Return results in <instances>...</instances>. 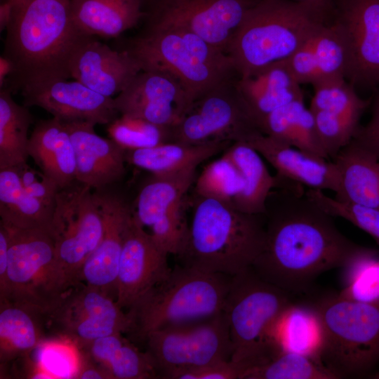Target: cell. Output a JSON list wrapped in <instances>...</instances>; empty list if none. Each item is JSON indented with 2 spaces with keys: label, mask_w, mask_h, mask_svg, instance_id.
I'll return each mask as SVG.
<instances>
[{
  "label": "cell",
  "mask_w": 379,
  "mask_h": 379,
  "mask_svg": "<svg viewBox=\"0 0 379 379\" xmlns=\"http://www.w3.org/2000/svg\"><path fill=\"white\" fill-rule=\"evenodd\" d=\"M303 187L295 183L279 188L278 203L264 213L265 244L251 266L262 279L291 294L307 291L319 275L341 268L359 246Z\"/></svg>",
  "instance_id": "1"
},
{
  "label": "cell",
  "mask_w": 379,
  "mask_h": 379,
  "mask_svg": "<svg viewBox=\"0 0 379 379\" xmlns=\"http://www.w3.org/2000/svg\"><path fill=\"white\" fill-rule=\"evenodd\" d=\"M84 36L72 20L70 0H27L13 6L3 54L14 68L8 88L70 78L69 61Z\"/></svg>",
  "instance_id": "2"
},
{
  "label": "cell",
  "mask_w": 379,
  "mask_h": 379,
  "mask_svg": "<svg viewBox=\"0 0 379 379\" xmlns=\"http://www.w3.org/2000/svg\"><path fill=\"white\" fill-rule=\"evenodd\" d=\"M263 215L197 196L180 265L232 277L251 267L265 244Z\"/></svg>",
  "instance_id": "3"
},
{
  "label": "cell",
  "mask_w": 379,
  "mask_h": 379,
  "mask_svg": "<svg viewBox=\"0 0 379 379\" xmlns=\"http://www.w3.org/2000/svg\"><path fill=\"white\" fill-rule=\"evenodd\" d=\"M328 16L291 0H258L227 49L239 77L290 58Z\"/></svg>",
  "instance_id": "4"
},
{
  "label": "cell",
  "mask_w": 379,
  "mask_h": 379,
  "mask_svg": "<svg viewBox=\"0 0 379 379\" xmlns=\"http://www.w3.org/2000/svg\"><path fill=\"white\" fill-rule=\"evenodd\" d=\"M232 276L175 265L168 276L127 312L130 335L144 342L150 332L201 321L223 312Z\"/></svg>",
  "instance_id": "5"
},
{
  "label": "cell",
  "mask_w": 379,
  "mask_h": 379,
  "mask_svg": "<svg viewBox=\"0 0 379 379\" xmlns=\"http://www.w3.org/2000/svg\"><path fill=\"white\" fill-rule=\"evenodd\" d=\"M126 50L142 69L161 72L176 79L192 102L236 72L227 53L185 29L149 28Z\"/></svg>",
  "instance_id": "6"
},
{
  "label": "cell",
  "mask_w": 379,
  "mask_h": 379,
  "mask_svg": "<svg viewBox=\"0 0 379 379\" xmlns=\"http://www.w3.org/2000/svg\"><path fill=\"white\" fill-rule=\"evenodd\" d=\"M323 328L322 364L337 379L369 376L379 362V301L328 294L312 303Z\"/></svg>",
  "instance_id": "7"
},
{
  "label": "cell",
  "mask_w": 379,
  "mask_h": 379,
  "mask_svg": "<svg viewBox=\"0 0 379 379\" xmlns=\"http://www.w3.org/2000/svg\"><path fill=\"white\" fill-rule=\"evenodd\" d=\"M291 295L262 279L251 267L232 277L223 312L232 345L231 360L242 364L246 371L280 350L270 332L293 302Z\"/></svg>",
  "instance_id": "8"
},
{
  "label": "cell",
  "mask_w": 379,
  "mask_h": 379,
  "mask_svg": "<svg viewBox=\"0 0 379 379\" xmlns=\"http://www.w3.org/2000/svg\"><path fill=\"white\" fill-rule=\"evenodd\" d=\"M4 226L9 234L8 264L0 300L29 303L48 312L67 290L58 270L50 230Z\"/></svg>",
  "instance_id": "9"
},
{
  "label": "cell",
  "mask_w": 379,
  "mask_h": 379,
  "mask_svg": "<svg viewBox=\"0 0 379 379\" xmlns=\"http://www.w3.org/2000/svg\"><path fill=\"white\" fill-rule=\"evenodd\" d=\"M104 227L95 190L77 180L59 190L50 232L55 242L58 270L67 289L80 283V271L101 241Z\"/></svg>",
  "instance_id": "10"
},
{
  "label": "cell",
  "mask_w": 379,
  "mask_h": 379,
  "mask_svg": "<svg viewBox=\"0 0 379 379\" xmlns=\"http://www.w3.org/2000/svg\"><path fill=\"white\" fill-rule=\"evenodd\" d=\"M144 342L159 378L174 379L182 371L230 360L233 352L223 312L196 323L150 332Z\"/></svg>",
  "instance_id": "11"
},
{
  "label": "cell",
  "mask_w": 379,
  "mask_h": 379,
  "mask_svg": "<svg viewBox=\"0 0 379 379\" xmlns=\"http://www.w3.org/2000/svg\"><path fill=\"white\" fill-rule=\"evenodd\" d=\"M48 331L81 348L114 333H130L132 321L116 300L80 282L67 289L47 312Z\"/></svg>",
  "instance_id": "12"
},
{
  "label": "cell",
  "mask_w": 379,
  "mask_h": 379,
  "mask_svg": "<svg viewBox=\"0 0 379 379\" xmlns=\"http://www.w3.org/2000/svg\"><path fill=\"white\" fill-rule=\"evenodd\" d=\"M196 170L154 175L140 189L132 207L138 223L168 254L178 255L187 237L185 201Z\"/></svg>",
  "instance_id": "13"
},
{
  "label": "cell",
  "mask_w": 379,
  "mask_h": 379,
  "mask_svg": "<svg viewBox=\"0 0 379 379\" xmlns=\"http://www.w3.org/2000/svg\"><path fill=\"white\" fill-rule=\"evenodd\" d=\"M260 131L236 88L228 80L194 100L180 121L171 127L172 142L200 145L215 140H244Z\"/></svg>",
  "instance_id": "14"
},
{
  "label": "cell",
  "mask_w": 379,
  "mask_h": 379,
  "mask_svg": "<svg viewBox=\"0 0 379 379\" xmlns=\"http://www.w3.org/2000/svg\"><path fill=\"white\" fill-rule=\"evenodd\" d=\"M258 0H160L149 28L192 32L227 53L230 41Z\"/></svg>",
  "instance_id": "15"
},
{
  "label": "cell",
  "mask_w": 379,
  "mask_h": 379,
  "mask_svg": "<svg viewBox=\"0 0 379 379\" xmlns=\"http://www.w3.org/2000/svg\"><path fill=\"white\" fill-rule=\"evenodd\" d=\"M331 15L346 47L345 79L354 87L379 86V0H335Z\"/></svg>",
  "instance_id": "16"
},
{
  "label": "cell",
  "mask_w": 379,
  "mask_h": 379,
  "mask_svg": "<svg viewBox=\"0 0 379 379\" xmlns=\"http://www.w3.org/2000/svg\"><path fill=\"white\" fill-rule=\"evenodd\" d=\"M192 102L176 79L155 70L142 69L114 98L121 115L171 128L180 121Z\"/></svg>",
  "instance_id": "17"
},
{
  "label": "cell",
  "mask_w": 379,
  "mask_h": 379,
  "mask_svg": "<svg viewBox=\"0 0 379 379\" xmlns=\"http://www.w3.org/2000/svg\"><path fill=\"white\" fill-rule=\"evenodd\" d=\"M54 78L27 84L19 91L25 106L39 107L64 121L109 124L119 114L114 98L104 96L81 82Z\"/></svg>",
  "instance_id": "18"
},
{
  "label": "cell",
  "mask_w": 379,
  "mask_h": 379,
  "mask_svg": "<svg viewBox=\"0 0 379 379\" xmlns=\"http://www.w3.org/2000/svg\"><path fill=\"white\" fill-rule=\"evenodd\" d=\"M168 255L138 223L133 213L124 237L117 279L116 302L123 310L127 312L168 276L172 268Z\"/></svg>",
  "instance_id": "19"
},
{
  "label": "cell",
  "mask_w": 379,
  "mask_h": 379,
  "mask_svg": "<svg viewBox=\"0 0 379 379\" xmlns=\"http://www.w3.org/2000/svg\"><path fill=\"white\" fill-rule=\"evenodd\" d=\"M95 190L104 218V232L98 246L84 262L79 281L100 290L116 300L120 258L133 210L109 187Z\"/></svg>",
  "instance_id": "20"
},
{
  "label": "cell",
  "mask_w": 379,
  "mask_h": 379,
  "mask_svg": "<svg viewBox=\"0 0 379 379\" xmlns=\"http://www.w3.org/2000/svg\"><path fill=\"white\" fill-rule=\"evenodd\" d=\"M141 70L128 51L113 50L90 36L77 44L69 64L71 78L108 98L120 93Z\"/></svg>",
  "instance_id": "21"
},
{
  "label": "cell",
  "mask_w": 379,
  "mask_h": 379,
  "mask_svg": "<svg viewBox=\"0 0 379 379\" xmlns=\"http://www.w3.org/2000/svg\"><path fill=\"white\" fill-rule=\"evenodd\" d=\"M64 122L74 148L76 180L96 190L110 187L120 181L126 173V149L112 138L98 135L93 123Z\"/></svg>",
  "instance_id": "22"
},
{
  "label": "cell",
  "mask_w": 379,
  "mask_h": 379,
  "mask_svg": "<svg viewBox=\"0 0 379 379\" xmlns=\"http://www.w3.org/2000/svg\"><path fill=\"white\" fill-rule=\"evenodd\" d=\"M244 141L275 168L279 178L308 189L338 192L340 174L334 161L282 143L260 131L253 133Z\"/></svg>",
  "instance_id": "23"
},
{
  "label": "cell",
  "mask_w": 379,
  "mask_h": 379,
  "mask_svg": "<svg viewBox=\"0 0 379 379\" xmlns=\"http://www.w3.org/2000/svg\"><path fill=\"white\" fill-rule=\"evenodd\" d=\"M287 66L301 85L312 86L331 79L345 77L347 54L343 38L326 22L287 60Z\"/></svg>",
  "instance_id": "24"
},
{
  "label": "cell",
  "mask_w": 379,
  "mask_h": 379,
  "mask_svg": "<svg viewBox=\"0 0 379 379\" xmlns=\"http://www.w3.org/2000/svg\"><path fill=\"white\" fill-rule=\"evenodd\" d=\"M236 88L257 128L260 121L274 110L294 100L304 99L300 84L291 72L286 60L239 77Z\"/></svg>",
  "instance_id": "25"
},
{
  "label": "cell",
  "mask_w": 379,
  "mask_h": 379,
  "mask_svg": "<svg viewBox=\"0 0 379 379\" xmlns=\"http://www.w3.org/2000/svg\"><path fill=\"white\" fill-rule=\"evenodd\" d=\"M47 311L29 303L0 300L1 368L27 356L48 338Z\"/></svg>",
  "instance_id": "26"
},
{
  "label": "cell",
  "mask_w": 379,
  "mask_h": 379,
  "mask_svg": "<svg viewBox=\"0 0 379 379\" xmlns=\"http://www.w3.org/2000/svg\"><path fill=\"white\" fill-rule=\"evenodd\" d=\"M28 152L60 189L76 181L74 148L63 121L55 117L39 121L29 138Z\"/></svg>",
  "instance_id": "27"
},
{
  "label": "cell",
  "mask_w": 379,
  "mask_h": 379,
  "mask_svg": "<svg viewBox=\"0 0 379 379\" xmlns=\"http://www.w3.org/2000/svg\"><path fill=\"white\" fill-rule=\"evenodd\" d=\"M340 174L335 199L379 209V160L352 140L333 159Z\"/></svg>",
  "instance_id": "28"
},
{
  "label": "cell",
  "mask_w": 379,
  "mask_h": 379,
  "mask_svg": "<svg viewBox=\"0 0 379 379\" xmlns=\"http://www.w3.org/2000/svg\"><path fill=\"white\" fill-rule=\"evenodd\" d=\"M232 142L215 140L200 145L178 142H164L154 147L126 149V161L154 175H172L197 166L222 151Z\"/></svg>",
  "instance_id": "29"
},
{
  "label": "cell",
  "mask_w": 379,
  "mask_h": 379,
  "mask_svg": "<svg viewBox=\"0 0 379 379\" xmlns=\"http://www.w3.org/2000/svg\"><path fill=\"white\" fill-rule=\"evenodd\" d=\"M72 20L86 36L114 38L143 15L141 0H70Z\"/></svg>",
  "instance_id": "30"
},
{
  "label": "cell",
  "mask_w": 379,
  "mask_h": 379,
  "mask_svg": "<svg viewBox=\"0 0 379 379\" xmlns=\"http://www.w3.org/2000/svg\"><path fill=\"white\" fill-rule=\"evenodd\" d=\"M224 153L234 163L244 179V188L234 207L249 214H264L273 189L286 187L290 180L272 175L262 156L244 140L232 142Z\"/></svg>",
  "instance_id": "31"
},
{
  "label": "cell",
  "mask_w": 379,
  "mask_h": 379,
  "mask_svg": "<svg viewBox=\"0 0 379 379\" xmlns=\"http://www.w3.org/2000/svg\"><path fill=\"white\" fill-rule=\"evenodd\" d=\"M270 337L281 350L304 354L321 361L323 328L312 303L290 305L274 323Z\"/></svg>",
  "instance_id": "32"
},
{
  "label": "cell",
  "mask_w": 379,
  "mask_h": 379,
  "mask_svg": "<svg viewBox=\"0 0 379 379\" xmlns=\"http://www.w3.org/2000/svg\"><path fill=\"white\" fill-rule=\"evenodd\" d=\"M100 365L111 379L159 378L149 354L140 351L133 343L117 333L98 338L78 348Z\"/></svg>",
  "instance_id": "33"
},
{
  "label": "cell",
  "mask_w": 379,
  "mask_h": 379,
  "mask_svg": "<svg viewBox=\"0 0 379 379\" xmlns=\"http://www.w3.org/2000/svg\"><path fill=\"white\" fill-rule=\"evenodd\" d=\"M53 211L29 195L15 167L0 170V222L15 229L50 230Z\"/></svg>",
  "instance_id": "34"
},
{
  "label": "cell",
  "mask_w": 379,
  "mask_h": 379,
  "mask_svg": "<svg viewBox=\"0 0 379 379\" xmlns=\"http://www.w3.org/2000/svg\"><path fill=\"white\" fill-rule=\"evenodd\" d=\"M8 88L0 90V170L27 162L28 130L33 121L25 105L18 104Z\"/></svg>",
  "instance_id": "35"
},
{
  "label": "cell",
  "mask_w": 379,
  "mask_h": 379,
  "mask_svg": "<svg viewBox=\"0 0 379 379\" xmlns=\"http://www.w3.org/2000/svg\"><path fill=\"white\" fill-rule=\"evenodd\" d=\"M340 298L364 302L379 301V251L359 246L341 267Z\"/></svg>",
  "instance_id": "36"
},
{
  "label": "cell",
  "mask_w": 379,
  "mask_h": 379,
  "mask_svg": "<svg viewBox=\"0 0 379 379\" xmlns=\"http://www.w3.org/2000/svg\"><path fill=\"white\" fill-rule=\"evenodd\" d=\"M243 379H337L321 361L279 350L265 361L248 368Z\"/></svg>",
  "instance_id": "37"
},
{
  "label": "cell",
  "mask_w": 379,
  "mask_h": 379,
  "mask_svg": "<svg viewBox=\"0 0 379 379\" xmlns=\"http://www.w3.org/2000/svg\"><path fill=\"white\" fill-rule=\"evenodd\" d=\"M197 196L213 199L234 207L244 188V179L234 163L225 154L208 164L196 177Z\"/></svg>",
  "instance_id": "38"
},
{
  "label": "cell",
  "mask_w": 379,
  "mask_h": 379,
  "mask_svg": "<svg viewBox=\"0 0 379 379\" xmlns=\"http://www.w3.org/2000/svg\"><path fill=\"white\" fill-rule=\"evenodd\" d=\"M314 95L310 109L324 111L337 116L361 119L370 104L363 99L345 77L323 81L312 86Z\"/></svg>",
  "instance_id": "39"
},
{
  "label": "cell",
  "mask_w": 379,
  "mask_h": 379,
  "mask_svg": "<svg viewBox=\"0 0 379 379\" xmlns=\"http://www.w3.org/2000/svg\"><path fill=\"white\" fill-rule=\"evenodd\" d=\"M110 138L125 149L154 147L172 142L171 128L121 115L108 124Z\"/></svg>",
  "instance_id": "40"
},
{
  "label": "cell",
  "mask_w": 379,
  "mask_h": 379,
  "mask_svg": "<svg viewBox=\"0 0 379 379\" xmlns=\"http://www.w3.org/2000/svg\"><path fill=\"white\" fill-rule=\"evenodd\" d=\"M305 194L331 216L342 218L368 234L379 246V209L340 201L319 190L307 189Z\"/></svg>",
  "instance_id": "41"
},
{
  "label": "cell",
  "mask_w": 379,
  "mask_h": 379,
  "mask_svg": "<svg viewBox=\"0 0 379 379\" xmlns=\"http://www.w3.org/2000/svg\"><path fill=\"white\" fill-rule=\"evenodd\" d=\"M314 115L318 135L328 159L338 152L354 139L360 128V120L336 116L324 111H311Z\"/></svg>",
  "instance_id": "42"
},
{
  "label": "cell",
  "mask_w": 379,
  "mask_h": 379,
  "mask_svg": "<svg viewBox=\"0 0 379 379\" xmlns=\"http://www.w3.org/2000/svg\"><path fill=\"white\" fill-rule=\"evenodd\" d=\"M305 107L304 99L296 100L274 110L258 124V130L279 142L293 146L298 120Z\"/></svg>",
  "instance_id": "43"
},
{
  "label": "cell",
  "mask_w": 379,
  "mask_h": 379,
  "mask_svg": "<svg viewBox=\"0 0 379 379\" xmlns=\"http://www.w3.org/2000/svg\"><path fill=\"white\" fill-rule=\"evenodd\" d=\"M15 168L25 191L53 211L56 196L60 190L58 185L40 169L31 167L27 162Z\"/></svg>",
  "instance_id": "44"
},
{
  "label": "cell",
  "mask_w": 379,
  "mask_h": 379,
  "mask_svg": "<svg viewBox=\"0 0 379 379\" xmlns=\"http://www.w3.org/2000/svg\"><path fill=\"white\" fill-rule=\"evenodd\" d=\"M245 371L242 364L230 359L182 371L174 379H243Z\"/></svg>",
  "instance_id": "45"
},
{
  "label": "cell",
  "mask_w": 379,
  "mask_h": 379,
  "mask_svg": "<svg viewBox=\"0 0 379 379\" xmlns=\"http://www.w3.org/2000/svg\"><path fill=\"white\" fill-rule=\"evenodd\" d=\"M371 152L379 160V91L373 102L371 117L365 126H361L352 140Z\"/></svg>",
  "instance_id": "46"
},
{
  "label": "cell",
  "mask_w": 379,
  "mask_h": 379,
  "mask_svg": "<svg viewBox=\"0 0 379 379\" xmlns=\"http://www.w3.org/2000/svg\"><path fill=\"white\" fill-rule=\"evenodd\" d=\"M9 234L7 228L0 223V290L6 284L8 264Z\"/></svg>",
  "instance_id": "47"
},
{
  "label": "cell",
  "mask_w": 379,
  "mask_h": 379,
  "mask_svg": "<svg viewBox=\"0 0 379 379\" xmlns=\"http://www.w3.org/2000/svg\"><path fill=\"white\" fill-rule=\"evenodd\" d=\"M305 4L329 17L335 0H291Z\"/></svg>",
  "instance_id": "48"
},
{
  "label": "cell",
  "mask_w": 379,
  "mask_h": 379,
  "mask_svg": "<svg viewBox=\"0 0 379 379\" xmlns=\"http://www.w3.org/2000/svg\"><path fill=\"white\" fill-rule=\"evenodd\" d=\"M13 13V5L7 0L1 4L0 6V30L6 29Z\"/></svg>",
  "instance_id": "49"
},
{
  "label": "cell",
  "mask_w": 379,
  "mask_h": 379,
  "mask_svg": "<svg viewBox=\"0 0 379 379\" xmlns=\"http://www.w3.org/2000/svg\"><path fill=\"white\" fill-rule=\"evenodd\" d=\"M14 68L11 61L4 55L0 57V86L4 87V84L7 76L11 75Z\"/></svg>",
  "instance_id": "50"
},
{
  "label": "cell",
  "mask_w": 379,
  "mask_h": 379,
  "mask_svg": "<svg viewBox=\"0 0 379 379\" xmlns=\"http://www.w3.org/2000/svg\"><path fill=\"white\" fill-rule=\"evenodd\" d=\"M13 6H18L27 0H8Z\"/></svg>",
  "instance_id": "51"
},
{
  "label": "cell",
  "mask_w": 379,
  "mask_h": 379,
  "mask_svg": "<svg viewBox=\"0 0 379 379\" xmlns=\"http://www.w3.org/2000/svg\"><path fill=\"white\" fill-rule=\"evenodd\" d=\"M369 378H374V379H379V370L369 375Z\"/></svg>",
  "instance_id": "52"
}]
</instances>
